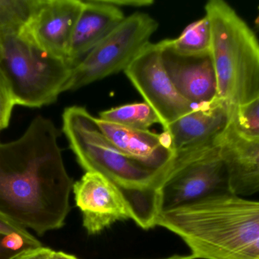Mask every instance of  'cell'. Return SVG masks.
<instances>
[{"instance_id": "5", "label": "cell", "mask_w": 259, "mask_h": 259, "mask_svg": "<svg viewBox=\"0 0 259 259\" xmlns=\"http://www.w3.org/2000/svg\"><path fill=\"white\" fill-rule=\"evenodd\" d=\"M0 65L14 105L40 108L66 92L73 68L20 34L0 35Z\"/></svg>"}, {"instance_id": "9", "label": "cell", "mask_w": 259, "mask_h": 259, "mask_svg": "<svg viewBox=\"0 0 259 259\" xmlns=\"http://www.w3.org/2000/svg\"><path fill=\"white\" fill-rule=\"evenodd\" d=\"M82 9V0H40L19 34L46 53L67 61Z\"/></svg>"}, {"instance_id": "10", "label": "cell", "mask_w": 259, "mask_h": 259, "mask_svg": "<svg viewBox=\"0 0 259 259\" xmlns=\"http://www.w3.org/2000/svg\"><path fill=\"white\" fill-rule=\"evenodd\" d=\"M80 209L83 226L89 235H96L121 220L131 219L124 199L116 189L101 175L86 172L72 189Z\"/></svg>"}, {"instance_id": "20", "label": "cell", "mask_w": 259, "mask_h": 259, "mask_svg": "<svg viewBox=\"0 0 259 259\" xmlns=\"http://www.w3.org/2000/svg\"><path fill=\"white\" fill-rule=\"evenodd\" d=\"M41 246L42 244L37 239L28 240L19 236L0 233V259H16Z\"/></svg>"}, {"instance_id": "3", "label": "cell", "mask_w": 259, "mask_h": 259, "mask_svg": "<svg viewBox=\"0 0 259 259\" xmlns=\"http://www.w3.org/2000/svg\"><path fill=\"white\" fill-rule=\"evenodd\" d=\"M155 226L178 236L194 259H234L259 240V201L214 195L162 211Z\"/></svg>"}, {"instance_id": "14", "label": "cell", "mask_w": 259, "mask_h": 259, "mask_svg": "<svg viewBox=\"0 0 259 259\" xmlns=\"http://www.w3.org/2000/svg\"><path fill=\"white\" fill-rule=\"evenodd\" d=\"M83 9L76 23L67 62L74 68L126 17L119 8L104 0H82Z\"/></svg>"}, {"instance_id": "1", "label": "cell", "mask_w": 259, "mask_h": 259, "mask_svg": "<svg viewBox=\"0 0 259 259\" xmlns=\"http://www.w3.org/2000/svg\"><path fill=\"white\" fill-rule=\"evenodd\" d=\"M50 119L35 117L22 135L0 141V213L37 235L60 229L71 210L72 178Z\"/></svg>"}, {"instance_id": "15", "label": "cell", "mask_w": 259, "mask_h": 259, "mask_svg": "<svg viewBox=\"0 0 259 259\" xmlns=\"http://www.w3.org/2000/svg\"><path fill=\"white\" fill-rule=\"evenodd\" d=\"M97 121L109 140L129 156L158 170L173 166L176 152L164 131L156 134L149 130L129 129L99 118Z\"/></svg>"}, {"instance_id": "17", "label": "cell", "mask_w": 259, "mask_h": 259, "mask_svg": "<svg viewBox=\"0 0 259 259\" xmlns=\"http://www.w3.org/2000/svg\"><path fill=\"white\" fill-rule=\"evenodd\" d=\"M99 119L137 130H149L153 125L161 124L156 113L145 102L129 103L102 111Z\"/></svg>"}, {"instance_id": "11", "label": "cell", "mask_w": 259, "mask_h": 259, "mask_svg": "<svg viewBox=\"0 0 259 259\" xmlns=\"http://www.w3.org/2000/svg\"><path fill=\"white\" fill-rule=\"evenodd\" d=\"M234 109L217 97L210 103L193 108L164 131L168 135L175 152L217 145L232 122Z\"/></svg>"}, {"instance_id": "7", "label": "cell", "mask_w": 259, "mask_h": 259, "mask_svg": "<svg viewBox=\"0 0 259 259\" xmlns=\"http://www.w3.org/2000/svg\"><path fill=\"white\" fill-rule=\"evenodd\" d=\"M225 193L228 171L219 144L179 151L160 192L161 212Z\"/></svg>"}, {"instance_id": "16", "label": "cell", "mask_w": 259, "mask_h": 259, "mask_svg": "<svg viewBox=\"0 0 259 259\" xmlns=\"http://www.w3.org/2000/svg\"><path fill=\"white\" fill-rule=\"evenodd\" d=\"M167 46L182 56H199L210 54L211 35L207 17L189 24L176 39L167 40Z\"/></svg>"}, {"instance_id": "13", "label": "cell", "mask_w": 259, "mask_h": 259, "mask_svg": "<svg viewBox=\"0 0 259 259\" xmlns=\"http://www.w3.org/2000/svg\"><path fill=\"white\" fill-rule=\"evenodd\" d=\"M231 194L244 197L259 193V136L237 130L231 122L219 141Z\"/></svg>"}, {"instance_id": "25", "label": "cell", "mask_w": 259, "mask_h": 259, "mask_svg": "<svg viewBox=\"0 0 259 259\" xmlns=\"http://www.w3.org/2000/svg\"><path fill=\"white\" fill-rule=\"evenodd\" d=\"M0 98L5 101L9 102L14 105L11 97L10 90H9V84L6 80V76L3 72V68L0 65ZM15 106V105H14Z\"/></svg>"}, {"instance_id": "28", "label": "cell", "mask_w": 259, "mask_h": 259, "mask_svg": "<svg viewBox=\"0 0 259 259\" xmlns=\"http://www.w3.org/2000/svg\"><path fill=\"white\" fill-rule=\"evenodd\" d=\"M165 259H194L191 255H187V256H182V255H174V256L169 257Z\"/></svg>"}, {"instance_id": "19", "label": "cell", "mask_w": 259, "mask_h": 259, "mask_svg": "<svg viewBox=\"0 0 259 259\" xmlns=\"http://www.w3.org/2000/svg\"><path fill=\"white\" fill-rule=\"evenodd\" d=\"M233 122L237 130L244 135L259 136V97L234 109Z\"/></svg>"}, {"instance_id": "29", "label": "cell", "mask_w": 259, "mask_h": 259, "mask_svg": "<svg viewBox=\"0 0 259 259\" xmlns=\"http://www.w3.org/2000/svg\"><path fill=\"white\" fill-rule=\"evenodd\" d=\"M258 13L257 15L256 18H255V29L257 30V31H259V6L258 7Z\"/></svg>"}, {"instance_id": "2", "label": "cell", "mask_w": 259, "mask_h": 259, "mask_svg": "<svg viewBox=\"0 0 259 259\" xmlns=\"http://www.w3.org/2000/svg\"><path fill=\"white\" fill-rule=\"evenodd\" d=\"M62 132L77 162L86 172L106 178L127 205L131 220L140 228H155L160 209V192L170 168H152L114 144L83 106L65 108Z\"/></svg>"}, {"instance_id": "27", "label": "cell", "mask_w": 259, "mask_h": 259, "mask_svg": "<svg viewBox=\"0 0 259 259\" xmlns=\"http://www.w3.org/2000/svg\"><path fill=\"white\" fill-rule=\"evenodd\" d=\"M50 259H79L74 255L65 253L63 252H57V251H52L50 254Z\"/></svg>"}, {"instance_id": "6", "label": "cell", "mask_w": 259, "mask_h": 259, "mask_svg": "<svg viewBox=\"0 0 259 259\" xmlns=\"http://www.w3.org/2000/svg\"><path fill=\"white\" fill-rule=\"evenodd\" d=\"M158 27V21L148 14L136 12L125 18L73 68L66 91L124 71Z\"/></svg>"}, {"instance_id": "21", "label": "cell", "mask_w": 259, "mask_h": 259, "mask_svg": "<svg viewBox=\"0 0 259 259\" xmlns=\"http://www.w3.org/2000/svg\"><path fill=\"white\" fill-rule=\"evenodd\" d=\"M0 233L7 235L19 236L28 240H34V237L27 229L14 223L0 213Z\"/></svg>"}, {"instance_id": "23", "label": "cell", "mask_w": 259, "mask_h": 259, "mask_svg": "<svg viewBox=\"0 0 259 259\" xmlns=\"http://www.w3.org/2000/svg\"><path fill=\"white\" fill-rule=\"evenodd\" d=\"M108 4L115 7H148L154 4L152 0H104Z\"/></svg>"}, {"instance_id": "8", "label": "cell", "mask_w": 259, "mask_h": 259, "mask_svg": "<svg viewBox=\"0 0 259 259\" xmlns=\"http://www.w3.org/2000/svg\"><path fill=\"white\" fill-rule=\"evenodd\" d=\"M162 50V41L149 43L124 72L165 129L196 106L183 98L174 86L163 64Z\"/></svg>"}, {"instance_id": "22", "label": "cell", "mask_w": 259, "mask_h": 259, "mask_svg": "<svg viewBox=\"0 0 259 259\" xmlns=\"http://www.w3.org/2000/svg\"><path fill=\"white\" fill-rule=\"evenodd\" d=\"M14 106L12 103L0 98V132L9 126Z\"/></svg>"}, {"instance_id": "24", "label": "cell", "mask_w": 259, "mask_h": 259, "mask_svg": "<svg viewBox=\"0 0 259 259\" xmlns=\"http://www.w3.org/2000/svg\"><path fill=\"white\" fill-rule=\"evenodd\" d=\"M52 251L53 250L49 248L41 246L23 254L16 259H50Z\"/></svg>"}, {"instance_id": "18", "label": "cell", "mask_w": 259, "mask_h": 259, "mask_svg": "<svg viewBox=\"0 0 259 259\" xmlns=\"http://www.w3.org/2000/svg\"><path fill=\"white\" fill-rule=\"evenodd\" d=\"M40 0H0V35L19 34L30 22Z\"/></svg>"}, {"instance_id": "4", "label": "cell", "mask_w": 259, "mask_h": 259, "mask_svg": "<svg viewBox=\"0 0 259 259\" xmlns=\"http://www.w3.org/2000/svg\"><path fill=\"white\" fill-rule=\"evenodd\" d=\"M211 27V55L217 97L237 109L259 97V41L232 6L223 0L205 6Z\"/></svg>"}, {"instance_id": "12", "label": "cell", "mask_w": 259, "mask_h": 259, "mask_svg": "<svg viewBox=\"0 0 259 259\" xmlns=\"http://www.w3.org/2000/svg\"><path fill=\"white\" fill-rule=\"evenodd\" d=\"M164 68L180 95L193 106L210 103L217 98V81L211 55L182 56L162 41Z\"/></svg>"}, {"instance_id": "26", "label": "cell", "mask_w": 259, "mask_h": 259, "mask_svg": "<svg viewBox=\"0 0 259 259\" xmlns=\"http://www.w3.org/2000/svg\"><path fill=\"white\" fill-rule=\"evenodd\" d=\"M234 259H259V240L240 252Z\"/></svg>"}]
</instances>
